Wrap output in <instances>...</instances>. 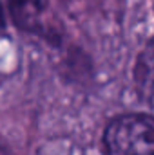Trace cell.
Segmentation results:
<instances>
[{"mask_svg":"<svg viewBox=\"0 0 154 155\" xmlns=\"http://www.w3.org/2000/svg\"><path fill=\"white\" fill-rule=\"evenodd\" d=\"M45 5L47 0H7V7L13 22L26 31H33L38 27Z\"/></svg>","mask_w":154,"mask_h":155,"instance_id":"3957f363","label":"cell"},{"mask_svg":"<svg viewBox=\"0 0 154 155\" xmlns=\"http://www.w3.org/2000/svg\"><path fill=\"white\" fill-rule=\"evenodd\" d=\"M134 88L140 101L154 108V40L138 54L134 65Z\"/></svg>","mask_w":154,"mask_h":155,"instance_id":"7a4b0ae2","label":"cell"},{"mask_svg":"<svg viewBox=\"0 0 154 155\" xmlns=\"http://www.w3.org/2000/svg\"><path fill=\"white\" fill-rule=\"evenodd\" d=\"M5 29V16H4V7H2V0H0V35Z\"/></svg>","mask_w":154,"mask_h":155,"instance_id":"277c9868","label":"cell"},{"mask_svg":"<svg viewBox=\"0 0 154 155\" xmlns=\"http://www.w3.org/2000/svg\"><path fill=\"white\" fill-rule=\"evenodd\" d=\"M103 144L109 155H154V116L127 114L113 119Z\"/></svg>","mask_w":154,"mask_h":155,"instance_id":"6da1fadb","label":"cell"}]
</instances>
